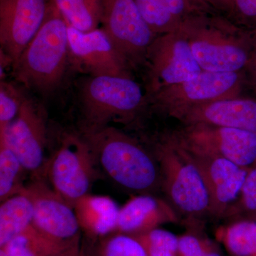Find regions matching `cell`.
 <instances>
[{
    "instance_id": "ba28073f",
    "label": "cell",
    "mask_w": 256,
    "mask_h": 256,
    "mask_svg": "<svg viewBox=\"0 0 256 256\" xmlns=\"http://www.w3.org/2000/svg\"><path fill=\"white\" fill-rule=\"evenodd\" d=\"M101 28L131 68L146 63L158 36L144 21L134 0H104Z\"/></svg>"
},
{
    "instance_id": "7a4b0ae2",
    "label": "cell",
    "mask_w": 256,
    "mask_h": 256,
    "mask_svg": "<svg viewBox=\"0 0 256 256\" xmlns=\"http://www.w3.org/2000/svg\"><path fill=\"white\" fill-rule=\"evenodd\" d=\"M80 132L92 148L99 170L112 182L140 195L152 194L162 188L156 156L136 139L112 126Z\"/></svg>"
},
{
    "instance_id": "2e32d148",
    "label": "cell",
    "mask_w": 256,
    "mask_h": 256,
    "mask_svg": "<svg viewBox=\"0 0 256 256\" xmlns=\"http://www.w3.org/2000/svg\"><path fill=\"white\" fill-rule=\"evenodd\" d=\"M176 119L185 126L206 124L256 134V98L238 97L192 108Z\"/></svg>"
},
{
    "instance_id": "e0dca14e",
    "label": "cell",
    "mask_w": 256,
    "mask_h": 256,
    "mask_svg": "<svg viewBox=\"0 0 256 256\" xmlns=\"http://www.w3.org/2000/svg\"><path fill=\"white\" fill-rule=\"evenodd\" d=\"M176 220L174 210L166 202L152 194H141L120 208L116 232L138 236Z\"/></svg>"
},
{
    "instance_id": "277c9868",
    "label": "cell",
    "mask_w": 256,
    "mask_h": 256,
    "mask_svg": "<svg viewBox=\"0 0 256 256\" xmlns=\"http://www.w3.org/2000/svg\"><path fill=\"white\" fill-rule=\"evenodd\" d=\"M80 132L130 124L149 102L132 77H89L80 94Z\"/></svg>"
},
{
    "instance_id": "ffe728a7",
    "label": "cell",
    "mask_w": 256,
    "mask_h": 256,
    "mask_svg": "<svg viewBox=\"0 0 256 256\" xmlns=\"http://www.w3.org/2000/svg\"><path fill=\"white\" fill-rule=\"evenodd\" d=\"M33 220V203L25 194H18L1 202L0 248L32 226Z\"/></svg>"
},
{
    "instance_id": "d4e9b609",
    "label": "cell",
    "mask_w": 256,
    "mask_h": 256,
    "mask_svg": "<svg viewBox=\"0 0 256 256\" xmlns=\"http://www.w3.org/2000/svg\"><path fill=\"white\" fill-rule=\"evenodd\" d=\"M226 246L236 256H256V222L242 220L222 232Z\"/></svg>"
},
{
    "instance_id": "5bb4252c",
    "label": "cell",
    "mask_w": 256,
    "mask_h": 256,
    "mask_svg": "<svg viewBox=\"0 0 256 256\" xmlns=\"http://www.w3.org/2000/svg\"><path fill=\"white\" fill-rule=\"evenodd\" d=\"M50 3L52 0H0L1 50L13 65L40 31Z\"/></svg>"
},
{
    "instance_id": "7c38bea8",
    "label": "cell",
    "mask_w": 256,
    "mask_h": 256,
    "mask_svg": "<svg viewBox=\"0 0 256 256\" xmlns=\"http://www.w3.org/2000/svg\"><path fill=\"white\" fill-rule=\"evenodd\" d=\"M69 64L90 77H132L131 67L102 28L84 32L68 25Z\"/></svg>"
},
{
    "instance_id": "d6a6232c",
    "label": "cell",
    "mask_w": 256,
    "mask_h": 256,
    "mask_svg": "<svg viewBox=\"0 0 256 256\" xmlns=\"http://www.w3.org/2000/svg\"><path fill=\"white\" fill-rule=\"evenodd\" d=\"M82 242H77L75 245L72 246L63 252H57L50 256H82Z\"/></svg>"
},
{
    "instance_id": "f546056e",
    "label": "cell",
    "mask_w": 256,
    "mask_h": 256,
    "mask_svg": "<svg viewBox=\"0 0 256 256\" xmlns=\"http://www.w3.org/2000/svg\"><path fill=\"white\" fill-rule=\"evenodd\" d=\"M240 200L245 210L256 212V166L249 170L240 194Z\"/></svg>"
},
{
    "instance_id": "f1b7e54d",
    "label": "cell",
    "mask_w": 256,
    "mask_h": 256,
    "mask_svg": "<svg viewBox=\"0 0 256 256\" xmlns=\"http://www.w3.org/2000/svg\"><path fill=\"white\" fill-rule=\"evenodd\" d=\"M233 21L244 28L256 30V0H235Z\"/></svg>"
},
{
    "instance_id": "4fadbf2b",
    "label": "cell",
    "mask_w": 256,
    "mask_h": 256,
    "mask_svg": "<svg viewBox=\"0 0 256 256\" xmlns=\"http://www.w3.org/2000/svg\"><path fill=\"white\" fill-rule=\"evenodd\" d=\"M30 197L34 206L32 225L50 238L72 242L82 238L73 206L48 186L45 178H33L20 194Z\"/></svg>"
},
{
    "instance_id": "30bf717a",
    "label": "cell",
    "mask_w": 256,
    "mask_h": 256,
    "mask_svg": "<svg viewBox=\"0 0 256 256\" xmlns=\"http://www.w3.org/2000/svg\"><path fill=\"white\" fill-rule=\"evenodd\" d=\"M3 138L33 178H44L48 142L46 112L42 106L25 97L16 119L0 130Z\"/></svg>"
},
{
    "instance_id": "1f68e13d",
    "label": "cell",
    "mask_w": 256,
    "mask_h": 256,
    "mask_svg": "<svg viewBox=\"0 0 256 256\" xmlns=\"http://www.w3.org/2000/svg\"><path fill=\"white\" fill-rule=\"evenodd\" d=\"M248 68L250 70L252 84H254L256 92V30L254 32V47H252V58H250V63H249Z\"/></svg>"
},
{
    "instance_id": "44dd1931",
    "label": "cell",
    "mask_w": 256,
    "mask_h": 256,
    "mask_svg": "<svg viewBox=\"0 0 256 256\" xmlns=\"http://www.w3.org/2000/svg\"><path fill=\"white\" fill-rule=\"evenodd\" d=\"M82 240V238L72 242H60L42 233L32 225L2 248L8 256H50L63 252Z\"/></svg>"
},
{
    "instance_id": "9a60e30c",
    "label": "cell",
    "mask_w": 256,
    "mask_h": 256,
    "mask_svg": "<svg viewBox=\"0 0 256 256\" xmlns=\"http://www.w3.org/2000/svg\"><path fill=\"white\" fill-rule=\"evenodd\" d=\"M182 146L188 152L204 178L210 192V214L216 217L223 216L242 194L249 170L222 156Z\"/></svg>"
},
{
    "instance_id": "d6986e66",
    "label": "cell",
    "mask_w": 256,
    "mask_h": 256,
    "mask_svg": "<svg viewBox=\"0 0 256 256\" xmlns=\"http://www.w3.org/2000/svg\"><path fill=\"white\" fill-rule=\"evenodd\" d=\"M74 208L84 237L99 238L117 232L120 208L110 197L89 194Z\"/></svg>"
},
{
    "instance_id": "5b68a950",
    "label": "cell",
    "mask_w": 256,
    "mask_h": 256,
    "mask_svg": "<svg viewBox=\"0 0 256 256\" xmlns=\"http://www.w3.org/2000/svg\"><path fill=\"white\" fill-rule=\"evenodd\" d=\"M159 164L162 188L183 214H210V196L200 168L174 133L162 138L152 150Z\"/></svg>"
},
{
    "instance_id": "8fae6325",
    "label": "cell",
    "mask_w": 256,
    "mask_h": 256,
    "mask_svg": "<svg viewBox=\"0 0 256 256\" xmlns=\"http://www.w3.org/2000/svg\"><path fill=\"white\" fill-rule=\"evenodd\" d=\"M186 148L222 156L250 170L256 166V133L206 124H190L173 132Z\"/></svg>"
},
{
    "instance_id": "484cf974",
    "label": "cell",
    "mask_w": 256,
    "mask_h": 256,
    "mask_svg": "<svg viewBox=\"0 0 256 256\" xmlns=\"http://www.w3.org/2000/svg\"><path fill=\"white\" fill-rule=\"evenodd\" d=\"M136 237L149 256H180L178 238L174 234L156 228Z\"/></svg>"
},
{
    "instance_id": "3957f363",
    "label": "cell",
    "mask_w": 256,
    "mask_h": 256,
    "mask_svg": "<svg viewBox=\"0 0 256 256\" xmlns=\"http://www.w3.org/2000/svg\"><path fill=\"white\" fill-rule=\"evenodd\" d=\"M68 30L52 0L41 28L13 65L18 82L41 94L60 86L69 64Z\"/></svg>"
},
{
    "instance_id": "836d02e7",
    "label": "cell",
    "mask_w": 256,
    "mask_h": 256,
    "mask_svg": "<svg viewBox=\"0 0 256 256\" xmlns=\"http://www.w3.org/2000/svg\"><path fill=\"white\" fill-rule=\"evenodd\" d=\"M0 256H8L4 248H0Z\"/></svg>"
},
{
    "instance_id": "83f0119b",
    "label": "cell",
    "mask_w": 256,
    "mask_h": 256,
    "mask_svg": "<svg viewBox=\"0 0 256 256\" xmlns=\"http://www.w3.org/2000/svg\"><path fill=\"white\" fill-rule=\"evenodd\" d=\"M180 256H222L208 242L194 235L178 238Z\"/></svg>"
},
{
    "instance_id": "4dcf8cb0",
    "label": "cell",
    "mask_w": 256,
    "mask_h": 256,
    "mask_svg": "<svg viewBox=\"0 0 256 256\" xmlns=\"http://www.w3.org/2000/svg\"><path fill=\"white\" fill-rule=\"evenodd\" d=\"M201 1L210 9L233 20L235 0H201Z\"/></svg>"
},
{
    "instance_id": "cb8c5ba5",
    "label": "cell",
    "mask_w": 256,
    "mask_h": 256,
    "mask_svg": "<svg viewBox=\"0 0 256 256\" xmlns=\"http://www.w3.org/2000/svg\"><path fill=\"white\" fill-rule=\"evenodd\" d=\"M26 172L18 156L0 138V202L21 193L26 186L23 183Z\"/></svg>"
},
{
    "instance_id": "ac0fdd59",
    "label": "cell",
    "mask_w": 256,
    "mask_h": 256,
    "mask_svg": "<svg viewBox=\"0 0 256 256\" xmlns=\"http://www.w3.org/2000/svg\"><path fill=\"white\" fill-rule=\"evenodd\" d=\"M143 18L158 36L180 30L192 15L210 10L201 0H134Z\"/></svg>"
},
{
    "instance_id": "8992f818",
    "label": "cell",
    "mask_w": 256,
    "mask_h": 256,
    "mask_svg": "<svg viewBox=\"0 0 256 256\" xmlns=\"http://www.w3.org/2000/svg\"><path fill=\"white\" fill-rule=\"evenodd\" d=\"M90 146L80 131L64 133L56 150L46 162L44 178L70 206L90 194L100 176Z\"/></svg>"
},
{
    "instance_id": "603a6c76",
    "label": "cell",
    "mask_w": 256,
    "mask_h": 256,
    "mask_svg": "<svg viewBox=\"0 0 256 256\" xmlns=\"http://www.w3.org/2000/svg\"><path fill=\"white\" fill-rule=\"evenodd\" d=\"M60 14L72 28L92 31L101 26L104 0H52Z\"/></svg>"
},
{
    "instance_id": "6da1fadb",
    "label": "cell",
    "mask_w": 256,
    "mask_h": 256,
    "mask_svg": "<svg viewBox=\"0 0 256 256\" xmlns=\"http://www.w3.org/2000/svg\"><path fill=\"white\" fill-rule=\"evenodd\" d=\"M180 30L202 70L238 73L248 67L255 30L213 10L192 15Z\"/></svg>"
},
{
    "instance_id": "4316f807",
    "label": "cell",
    "mask_w": 256,
    "mask_h": 256,
    "mask_svg": "<svg viewBox=\"0 0 256 256\" xmlns=\"http://www.w3.org/2000/svg\"><path fill=\"white\" fill-rule=\"evenodd\" d=\"M26 96L14 84L0 82V130L8 128L18 117Z\"/></svg>"
},
{
    "instance_id": "9c48e42d",
    "label": "cell",
    "mask_w": 256,
    "mask_h": 256,
    "mask_svg": "<svg viewBox=\"0 0 256 256\" xmlns=\"http://www.w3.org/2000/svg\"><path fill=\"white\" fill-rule=\"evenodd\" d=\"M146 64L148 99L163 89L194 78L203 70L181 30L156 37Z\"/></svg>"
},
{
    "instance_id": "7402d4cb",
    "label": "cell",
    "mask_w": 256,
    "mask_h": 256,
    "mask_svg": "<svg viewBox=\"0 0 256 256\" xmlns=\"http://www.w3.org/2000/svg\"><path fill=\"white\" fill-rule=\"evenodd\" d=\"M82 256H149L146 248L132 236L116 233L104 237H84Z\"/></svg>"
},
{
    "instance_id": "52a82bcc",
    "label": "cell",
    "mask_w": 256,
    "mask_h": 256,
    "mask_svg": "<svg viewBox=\"0 0 256 256\" xmlns=\"http://www.w3.org/2000/svg\"><path fill=\"white\" fill-rule=\"evenodd\" d=\"M244 84L242 72L202 70L200 75L188 82L156 92L148 100L156 110L176 118L192 108L240 97Z\"/></svg>"
}]
</instances>
